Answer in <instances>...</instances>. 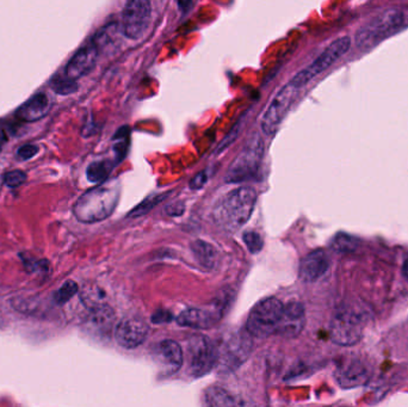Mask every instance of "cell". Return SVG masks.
Listing matches in <instances>:
<instances>
[{
	"label": "cell",
	"instance_id": "cell-1",
	"mask_svg": "<svg viewBox=\"0 0 408 407\" xmlns=\"http://www.w3.org/2000/svg\"><path fill=\"white\" fill-rule=\"evenodd\" d=\"M257 193L250 187H242L226 193L214 208V219L220 227L229 232L242 228L255 209Z\"/></svg>",
	"mask_w": 408,
	"mask_h": 407
},
{
	"label": "cell",
	"instance_id": "cell-2",
	"mask_svg": "<svg viewBox=\"0 0 408 407\" xmlns=\"http://www.w3.org/2000/svg\"><path fill=\"white\" fill-rule=\"evenodd\" d=\"M119 190L114 185H99L83 193L75 205V215L80 223L103 221L119 205Z\"/></svg>",
	"mask_w": 408,
	"mask_h": 407
},
{
	"label": "cell",
	"instance_id": "cell-3",
	"mask_svg": "<svg viewBox=\"0 0 408 407\" xmlns=\"http://www.w3.org/2000/svg\"><path fill=\"white\" fill-rule=\"evenodd\" d=\"M263 139L255 133L246 142L232 165L229 167L226 175L227 183H240L244 180H251L258 172L260 162L263 159Z\"/></svg>",
	"mask_w": 408,
	"mask_h": 407
},
{
	"label": "cell",
	"instance_id": "cell-4",
	"mask_svg": "<svg viewBox=\"0 0 408 407\" xmlns=\"http://www.w3.org/2000/svg\"><path fill=\"white\" fill-rule=\"evenodd\" d=\"M284 306L278 299L269 298L259 302L247 320L249 332L257 338H266L277 333Z\"/></svg>",
	"mask_w": 408,
	"mask_h": 407
},
{
	"label": "cell",
	"instance_id": "cell-5",
	"mask_svg": "<svg viewBox=\"0 0 408 407\" xmlns=\"http://www.w3.org/2000/svg\"><path fill=\"white\" fill-rule=\"evenodd\" d=\"M350 48H351V39L349 36L339 37L329 44V47L321 53L311 65L295 75L289 83L298 90L302 88L306 84L315 78L316 75H320L333 65L334 62L338 61L340 57H344L350 50Z\"/></svg>",
	"mask_w": 408,
	"mask_h": 407
},
{
	"label": "cell",
	"instance_id": "cell-6",
	"mask_svg": "<svg viewBox=\"0 0 408 407\" xmlns=\"http://www.w3.org/2000/svg\"><path fill=\"white\" fill-rule=\"evenodd\" d=\"M365 326V318L362 312L345 308L337 312L331 321V339L338 346H355L362 339Z\"/></svg>",
	"mask_w": 408,
	"mask_h": 407
},
{
	"label": "cell",
	"instance_id": "cell-7",
	"mask_svg": "<svg viewBox=\"0 0 408 407\" xmlns=\"http://www.w3.org/2000/svg\"><path fill=\"white\" fill-rule=\"evenodd\" d=\"M404 22V12L399 9H388L378 13L360 28L356 34L355 41L358 48H365L378 42Z\"/></svg>",
	"mask_w": 408,
	"mask_h": 407
},
{
	"label": "cell",
	"instance_id": "cell-8",
	"mask_svg": "<svg viewBox=\"0 0 408 407\" xmlns=\"http://www.w3.org/2000/svg\"><path fill=\"white\" fill-rule=\"evenodd\" d=\"M188 357L191 375L202 377L211 372L217 361V352L209 338L202 334H195L188 344Z\"/></svg>",
	"mask_w": 408,
	"mask_h": 407
},
{
	"label": "cell",
	"instance_id": "cell-9",
	"mask_svg": "<svg viewBox=\"0 0 408 407\" xmlns=\"http://www.w3.org/2000/svg\"><path fill=\"white\" fill-rule=\"evenodd\" d=\"M152 8L147 0H132L122 13L123 34L128 39H139L145 35L150 22Z\"/></svg>",
	"mask_w": 408,
	"mask_h": 407
},
{
	"label": "cell",
	"instance_id": "cell-10",
	"mask_svg": "<svg viewBox=\"0 0 408 407\" xmlns=\"http://www.w3.org/2000/svg\"><path fill=\"white\" fill-rule=\"evenodd\" d=\"M299 90L294 88L291 84H286L282 88L281 91L273 97L271 103L265 111L262 118V131L266 135H271L277 131L278 126L281 124L282 120L284 118L290 105L293 104Z\"/></svg>",
	"mask_w": 408,
	"mask_h": 407
},
{
	"label": "cell",
	"instance_id": "cell-11",
	"mask_svg": "<svg viewBox=\"0 0 408 407\" xmlns=\"http://www.w3.org/2000/svg\"><path fill=\"white\" fill-rule=\"evenodd\" d=\"M148 334L147 325L140 319L128 318L123 319L116 328V341L126 349H135L140 346Z\"/></svg>",
	"mask_w": 408,
	"mask_h": 407
},
{
	"label": "cell",
	"instance_id": "cell-12",
	"mask_svg": "<svg viewBox=\"0 0 408 407\" xmlns=\"http://www.w3.org/2000/svg\"><path fill=\"white\" fill-rule=\"evenodd\" d=\"M306 324L304 308L300 302H290L284 306L281 321L277 328V334L282 337L295 338L302 332Z\"/></svg>",
	"mask_w": 408,
	"mask_h": 407
},
{
	"label": "cell",
	"instance_id": "cell-13",
	"mask_svg": "<svg viewBox=\"0 0 408 407\" xmlns=\"http://www.w3.org/2000/svg\"><path fill=\"white\" fill-rule=\"evenodd\" d=\"M222 311L224 308L216 302L211 310L189 308L182 312L177 321L178 324L186 328H208L215 324L216 321H219L220 318L222 316Z\"/></svg>",
	"mask_w": 408,
	"mask_h": 407
},
{
	"label": "cell",
	"instance_id": "cell-14",
	"mask_svg": "<svg viewBox=\"0 0 408 407\" xmlns=\"http://www.w3.org/2000/svg\"><path fill=\"white\" fill-rule=\"evenodd\" d=\"M98 54L99 50L97 49L93 42L75 53V57L70 59L66 66L67 78L77 82L78 79L90 73L96 66Z\"/></svg>",
	"mask_w": 408,
	"mask_h": 407
},
{
	"label": "cell",
	"instance_id": "cell-15",
	"mask_svg": "<svg viewBox=\"0 0 408 407\" xmlns=\"http://www.w3.org/2000/svg\"><path fill=\"white\" fill-rule=\"evenodd\" d=\"M368 368L358 359H351L340 364L336 370V379L342 388H356L369 381Z\"/></svg>",
	"mask_w": 408,
	"mask_h": 407
},
{
	"label": "cell",
	"instance_id": "cell-16",
	"mask_svg": "<svg viewBox=\"0 0 408 407\" xmlns=\"http://www.w3.org/2000/svg\"><path fill=\"white\" fill-rule=\"evenodd\" d=\"M329 267V258L324 249L308 254L300 264V277L304 282H315L325 275Z\"/></svg>",
	"mask_w": 408,
	"mask_h": 407
},
{
	"label": "cell",
	"instance_id": "cell-17",
	"mask_svg": "<svg viewBox=\"0 0 408 407\" xmlns=\"http://www.w3.org/2000/svg\"><path fill=\"white\" fill-rule=\"evenodd\" d=\"M48 111V97L44 93H37L16 111V116L23 122H35L43 118Z\"/></svg>",
	"mask_w": 408,
	"mask_h": 407
},
{
	"label": "cell",
	"instance_id": "cell-18",
	"mask_svg": "<svg viewBox=\"0 0 408 407\" xmlns=\"http://www.w3.org/2000/svg\"><path fill=\"white\" fill-rule=\"evenodd\" d=\"M158 357L163 362L164 367L171 372H177L184 361L183 351L177 341L165 339L158 346Z\"/></svg>",
	"mask_w": 408,
	"mask_h": 407
},
{
	"label": "cell",
	"instance_id": "cell-19",
	"mask_svg": "<svg viewBox=\"0 0 408 407\" xmlns=\"http://www.w3.org/2000/svg\"><path fill=\"white\" fill-rule=\"evenodd\" d=\"M191 249L197 262L206 269H214L219 262V254L214 246L203 240L191 243Z\"/></svg>",
	"mask_w": 408,
	"mask_h": 407
},
{
	"label": "cell",
	"instance_id": "cell-20",
	"mask_svg": "<svg viewBox=\"0 0 408 407\" xmlns=\"http://www.w3.org/2000/svg\"><path fill=\"white\" fill-rule=\"evenodd\" d=\"M206 407H235V403L226 390L211 387L206 390Z\"/></svg>",
	"mask_w": 408,
	"mask_h": 407
},
{
	"label": "cell",
	"instance_id": "cell-21",
	"mask_svg": "<svg viewBox=\"0 0 408 407\" xmlns=\"http://www.w3.org/2000/svg\"><path fill=\"white\" fill-rule=\"evenodd\" d=\"M360 239L347 233H338L331 243V247L338 254H350L360 246Z\"/></svg>",
	"mask_w": 408,
	"mask_h": 407
},
{
	"label": "cell",
	"instance_id": "cell-22",
	"mask_svg": "<svg viewBox=\"0 0 408 407\" xmlns=\"http://www.w3.org/2000/svg\"><path fill=\"white\" fill-rule=\"evenodd\" d=\"M113 169L111 162L103 160V162H95L88 165L86 170L88 180L93 183H101L109 177L110 171Z\"/></svg>",
	"mask_w": 408,
	"mask_h": 407
},
{
	"label": "cell",
	"instance_id": "cell-23",
	"mask_svg": "<svg viewBox=\"0 0 408 407\" xmlns=\"http://www.w3.org/2000/svg\"><path fill=\"white\" fill-rule=\"evenodd\" d=\"M93 321L99 328H108L114 323L115 314L113 310L106 305H98L91 308Z\"/></svg>",
	"mask_w": 408,
	"mask_h": 407
},
{
	"label": "cell",
	"instance_id": "cell-24",
	"mask_svg": "<svg viewBox=\"0 0 408 407\" xmlns=\"http://www.w3.org/2000/svg\"><path fill=\"white\" fill-rule=\"evenodd\" d=\"M50 85L54 91L60 95H70L78 90L77 82L67 77H59V75L54 77Z\"/></svg>",
	"mask_w": 408,
	"mask_h": 407
},
{
	"label": "cell",
	"instance_id": "cell-25",
	"mask_svg": "<svg viewBox=\"0 0 408 407\" xmlns=\"http://www.w3.org/2000/svg\"><path fill=\"white\" fill-rule=\"evenodd\" d=\"M165 196H166V195H158V196H153L150 197V198H147V200H145V201L142 202L141 205H139V206L136 207V208H134L132 213L129 214V216L133 218V216H140V215H144L146 214V213H148V211H150V210L152 209L153 207H155L157 205H158V203H160L162 200H163L164 197Z\"/></svg>",
	"mask_w": 408,
	"mask_h": 407
},
{
	"label": "cell",
	"instance_id": "cell-26",
	"mask_svg": "<svg viewBox=\"0 0 408 407\" xmlns=\"http://www.w3.org/2000/svg\"><path fill=\"white\" fill-rule=\"evenodd\" d=\"M78 292V285L73 281H68L55 294V301L57 303H65Z\"/></svg>",
	"mask_w": 408,
	"mask_h": 407
},
{
	"label": "cell",
	"instance_id": "cell-27",
	"mask_svg": "<svg viewBox=\"0 0 408 407\" xmlns=\"http://www.w3.org/2000/svg\"><path fill=\"white\" fill-rule=\"evenodd\" d=\"M244 241L251 254H258L263 249V239L257 232H246Z\"/></svg>",
	"mask_w": 408,
	"mask_h": 407
},
{
	"label": "cell",
	"instance_id": "cell-28",
	"mask_svg": "<svg viewBox=\"0 0 408 407\" xmlns=\"http://www.w3.org/2000/svg\"><path fill=\"white\" fill-rule=\"evenodd\" d=\"M27 180V175L22 171L14 170L4 176V183L10 188H18Z\"/></svg>",
	"mask_w": 408,
	"mask_h": 407
},
{
	"label": "cell",
	"instance_id": "cell-29",
	"mask_svg": "<svg viewBox=\"0 0 408 407\" xmlns=\"http://www.w3.org/2000/svg\"><path fill=\"white\" fill-rule=\"evenodd\" d=\"M116 139H119V140L116 141L114 149L115 152H116V155H117V160H121V159L124 158L126 152H127L128 133L121 134V131H119V133H117V135H116Z\"/></svg>",
	"mask_w": 408,
	"mask_h": 407
},
{
	"label": "cell",
	"instance_id": "cell-30",
	"mask_svg": "<svg viewBox=\"0 0 408 407\" xmlns=\"http://www.w3.org/2000/svg\"><path fill=\"white\" fill-rule=\"evenodd\" d=\"M37 152H39V147L35 144H24L21 149H18L17 155L22 160H28V159L35 157Z\"/></svg>",
	"mask_w": 408,
	"mask_h": 407
},
{
	"label": "cell",
	"instance_id": "cell-31",
	"mask_svg": "<svg viewBox=\"0 0 408 407\" xmlns=\"http://www.w3.org/2000/svg\"><path fill=\"white\" fill-rule=\"evenodd\" d=\"M206 175L204 172H201V173H198L195 178H193V180L190 182V188L193 189V190H197V189L202 188L203 185L206 184Z\"/></svg>",
	"mask_w": 408,
	"mask_h": 407
},
{
	"label": "cell",
	"instance_id": "cell-32",
	"mask_svg": "<svg viewBox=\"0 0 408 407\" xmlns=\"http://www.w3.org/2000/svg\"><path fill=\"white\" fill-rule=\"evenodd\" d=\"M171 315L166 313V312L159 311L153 315L154 323H162V321H170Z\"/></svg>",
	"mask_w": 408,
	"mask_h": 407
},
{
	"label": "cell",
	"instance_id": "cell-33",
	"mask_svg": "<svg viewBox=\"0 0 408 407\" xmlns=\"http://www.w3.org/2000/svg\"><path fill=\"white\" fill-rule=\"evenodd\" d=\"M402 275L406 280H408V258L405 261L404 265H402Z\"/></svg>",
	"mask_w": 408,
	"mask_h": 407
}]
</instances>
